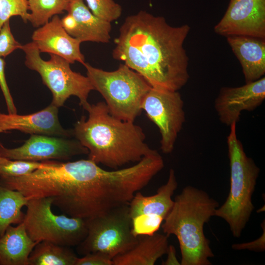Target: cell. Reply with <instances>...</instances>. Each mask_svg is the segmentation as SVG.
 <instances>
[{
	"instance_id": "1",
	"label": "cell",
	"mask_w": 265,
	"mask_h": 265,
	"mask_svg": "<svg viewBox=\"0 0 265 265\" xmlns=\"http://www.w3.org/2000/svg\"><path fill=\"white\" fill-rule=\"evenodd\" d=\"M189 25H170L146 11L128 16L114 40L112 57L138 73L151 87L179 91L187 82L188 57L184 43Z\"/></svg>"
},
{
	"instance_id": "2",
	"label": "cell",
	"mask_w": 265,
	"mask_h": 265,
	"mask_svg": "<svg viewBox=\"0 0 265 265\" xmlns=\"http://www.w3.org/2000/svg\"><path fill=\"white\" fill-rule=\"evenodd\" d=\"M73 130V136L88 151V159L97 164L117 169L137 162L156 150L145 142L142 128L134 122L117 118L104 102L90 104Z\"/></svg>"
},
{
	"instance_id": "3",
	"label": "cell",
	"mask_w": 265,
	"mask_h": 265,
	"mask_svg": "<svg viewBox=\"0 0 265 265\" xmlns=\"http://www.w3.org/2000/svg\"><path fill=\"white\" fill-rule=\"evenodd\" d=\"M219 203L203 190L192 186L184 187L161 228L168 237L175 235L181 253V265H210L214 257L204 227L214 216Z\"/></svg>"
},
{
	"instance_id": "4",
	"label": "cell",
	"mask_w": 265,
	"mask_h": 265,
	"mask_svg": "<svg viewBox=\"0 0 265 265\" xmlns=\"http://www.w3.org/2000/svg\"><path fill=\"white\" fill-rule=\"evenodd\" d=\"M237 123L230 126L227 137L230 167V188L225 202L215 211L214 216L229 225L233 237H240L254 209L252 197L260 168L245 153L236 132Z\"/></svg>"
},
{
	"instance_id": "5",
	"label": "cell",
	"mask_w": 265,
	"mask_h": 265,
	"mask_svg": "<svg viewBox=\"0 0 265 265\" xmlns=\"http://www.w3.org/2000/svg\"><path fill=\"white\" fill-rule=\"evenodd\" d=\"M86 76L94 90L105 100L111 115L120 120L134 122L140 114L143 98L152 88L138 73L125 64L106 71L84 63Z\"/></svg>"
},
{
	"instance_id": "6",
	"label": "cell",
	"mask_w": 265,
	"mask_h": 265,
	"mask_svg": "<svg viewBox=\"0 0 265 265\" xmlns=\"http://www.w3.org/2000/svg\"><path fill=\"white\" fill-rule=\"evenodd\" d=\"M25 53V65L37 72L43 83L50 90L53 95L51 104L61 107L71 96L77 97L80 105L85 109L90 104L87 99L91 91L94 90L87 76L73 71L70 63L63 58L50 54L49 60L40 56V51L32 42L22 45Z\"/></svg>"
},
{
	"instance_id": "7",
	"label": "cell",
	"mask_w": 265,
	"mask_h": 265,
	"mask_svg": "<svg viewBox=\"0 0 265 265\" xmlns=\"http://www.w3.org/2000/svg\"><path fill=\"white\" fill-rule=\"evenodd\" d=\"M52 205L51 197L28 200L23 220L28 236L37 243L47 241L67 247L77 246L87 235L86 219L55 214Z\"/></svg>"
},
{
	"instance_id": "8",
	"label": "cell",
	"mask_w": 265,
	"mask_h": 265,
	"mask_svg": "<svg viewBox=\"0 0 265 265\" xmlns=\"http://www.w3.org/2000/svg\"><path fill=\"white\" fill-rule=\"evenodd\" d=\"M87 232L77 245L79 254L100 252L113 259L133 246L137 237L132 232L129 204L87 219Z\"/></svg>"
},
{
	"instance_id": "9",
	"label": "cell",
	"mask_w": 265,
	"mask_h": 265,
	"mask_svg": "<svg viewBox=\"0 0 265 265\" xmlns=\"http://www.w3.org/2000/svg\"><path fill=\"white\" fill-rule=\"evenodd\" d=\"M184 101L178 91L151 88L141 104V109L158 127L161 136L160 149L171 153L186 121Z\"/></svg>"
},
{
	"instance_id": "10",
	"label": "cell",
	"mask_w": 265,
	"mask_h": 265,
	"mask_svg": "<svg viewBox=\"0 0 265 265\" xmlns=\"http://www.w3.org/2000/svg\"><path fill=\"white\" fill-rule=\"evenodd\" d=\"M177 186L175 171L171 168L166 183L156 194L145 196L139 191L135 193L129 204L132 232L134 236L151 235L159 230L172 208V196Z\"/></svg>"
},
{
	"instance_id": "11",
	"label": "cell",
	"mask_w": 265,
	"mask_h": 265,
	"mask_svg": "<svg viewBox=\"0 0 265 265\" xmlns=\"http://www.w3.org/2000/svg\"><path fill=\"white\" fill-rule=\"evenodd\" d=\"M88 153L78 140L70 137L31 134L23 145L12 149L5 148L0 142V156L10 160H67Z\"/></svg>"
},
{
	"instance_id": "12",
	"label": "cell",
	"mask_w": 265,
	"mask_h": 265,
	"mask_svg": "<svg viewBox=\"0 0 265 265\" xmlns=\"http://www.w3.org/2000/svg\"><path fill=\"white\" fill-rule=\"evenodd\" d=\"M215 33L265 38V0H230Z\"/></svg>"
},
{
	"instance_id": "13",
	"label": "cell",
	"mask_w": 265,
	"mask_h": 265,
	"mask_svg": "<svg viewBox=\"0 0 265 265\" xmlns=\"http://www.w3.org/2000/svg\"><path fill=\"white\" fill-rule=\"evenodd\" d=\"M265 99V77L238 87H223L214 101V108L220 121L230 127L237 123L243 111H251Z\"/></svg>"
},
{
	"instance_id": "14",
	"label": "cell",
	"mask_w": 265,
	"mask_h": 265,
	"mask_svg": "<svg viewBox=\"0 0 265 265\" xmlns=\"http://www.w3.org/2000/svg\"><path fill=\"white\" fill-rule=\"evenodd\" d=\"M31 38L40 53L59 56L70 64L76 61L85 63L84 56L80 50L81 42L67 32L57 15L35 30Z\"/></svg>"
},
{
	"instance_id": "15",
	"label": "cell",
	"mask_w": 265,
	"mask_h": 265,
	"mask_svg": "<svg viewBox=\"0 0 265 265\" xmlns=\"http://www.w3.org/2000/svg\"><path fill=\"white\" fill-rule=\"evenodd\" d=\"M58 108L51 104L35 113L27 115L0 113V129L16 130L31 134L70 137L73 130L64 129L58 117Z\"/></svg>"
},
{
	"instance_id": "16",
	"label": "cell",
	"mask_w": 265,
	"mask_h": 265,
	"mask_svg": "<svg viewBox=\"0 0 265 265\" xmlns=\"http://www.w3.org/2000/svg\"><path fill=\"white\" fill-rule=\"evenodd\" d=\"M226 38L241 65L245 83L264 77L265 38L247 36H230Z\"/></svg>"
},
{
	"instance_id": "17",
	"label": "cell",
	"mask_w": 265,
	"mask_h": 265,
	"mask_svg": "<svg viewBox=\"0 0 265 265\" xmlns=\"http://www.w3.org/2000/svg\"><path fill=\"white\" fill-rule=\"evenodd\" d=\"M75 20L74 26L67 33L81 42L107 43L111 39V23L95 16L83 0H73L67 11Z\"/></svg>"
},
{
	"instance_id": "18",
	"label": "cell",
	"mask_w": 265,
	"mask_h": 265,
	"mask_svg": "<svg viewBox=\"0 0 265 265\" xmlns=\"http://www.w3.org/2000/svg\"><path fill=\"white\" fill-rule=\"evenodd\" d=\"M137 237L135 243L128 251L113 258V265H154L166 254L169 246L166 234L157 232Z\"/></svg>"
},
{
	"instance_id": "19",
	"label": "cell",
	"mask_w": 265,
	"mask_h": 265,
	"mask_svg": "<svg viewBox=\"0 0 265 265\" xmlns=\"http://www.w3.org/2000/svg\"><path fill=\"white\" fill-rule=\"evenodd\" d=\"M28 236L23 222L9 226L0 237V265H28L29 255L36 244Z\"/></svg>"
},
{
	"instance_id": "20",
	"label": "cell",
	"mask_w": 265,
	"mask_h": 265,
	"mask_svg": "<svg viewBox=\"0 0 265 265\" xmlns=\"http://www.w3.org/2000/svg\"><path fill=\"white\" fill-rule=\"evenodd\" d=\"M28 200L19 191L0 185V237L11 224L23 222L25 214L22 209Z\"/></svg>"
},
{
	"instance_id": "21",
	"label": "cell",
	"mask_w": 265,
	"mask_h": 265,
	"mask_svg": "<svg viewBox=\"0 0 265 265\" xmlns=\"http://www.w3.org/2000/svg\"><path fill=\"white\" fill-rule=\"evenodd\" d=\"M68 247L41 241L30 253L28 265H75L78 257Z\"/></svg>"
},
{
	"instance_id": "22",
	"label": "cell",
	"mask_w": 265,
	"mask_h": 265,
	"mask_svg": "<svg viewBox=\"0 0 265 265\" xmlns=\"http://www.w3.org/2000/svg\"><path fill=\"white\" fill-rule=\"evenodd\" d=\"M73 0H27L29 21L34 27L42 26L53 16L67 11Z\"/></svg>"
},
{
	"instance_id": "23",
	"label": "cell",
	"mask_w": 265,
	"mask_h": 265,
	"mask_svg": "<svg viewBox=\"0 0 265 265\" xmlns=\"http://www.w3.org/2000/svg\"><path fill=\"white\" fill-rule=\"evenodd\" d=\"M91 12L99 18L110 22L122 15V6L114 0H85Z\"/></svg>"
},
{
	"instance_id": "24",
	"label": "cell",
	"mask_w": 265,
	"mask_h": 265,
	"mask_svg": "<svg viewBox=\"0 0 265 265\" xmlns=\"http://www.w3.org/2000/svg\"><path fill=\"white\" fill-rule=\"evenodd\" d=\"M28 10L27 0H0V29L14 16H20L26 23L29 18Z\"/></svg>"
},
{
	"instance_id": "25",
	"label": "cell",
	"mask_w": 265,
	"mask_h": 265,
	"mask_svg": "<svg viewBox=\"0 0 265 265\" xmlns=\"http://www.w3.org/2000/svg\"><path fill=\"white\" fill-rule=\"evenodd\" d=\"M42 164V161L8 159L0 164V177L26 175L39 168Z\"/></svg>"
},
{
	"instance_id": "26",
	"label": "cell",
	"mask_w": 265,
	"mask_h": 265,
	"mask_svg": "<svg viewBox=\"0 0 265 265\" xmlns=\"http://www.w3.org/2000/svg\"><path fill=\"white\" fill-rule=\"evenodd\" d=\"M22 46L11 32L9 20L6 21L0 29V57H5Z\"/></svg>"
},
{
	"instance_id": "27",
	"label": "cell",
	"mask_w": 265,
	"mask_h": 265,
	"mask_svg": "<svg viewBox=\"0 0 265 265\" xmlns=\"http://www.w3.org/2000/svg\"><path fill=\"white\" fill-rule=\"evenodd\" d=\"M5 62L0 57V87L3 93L8 113H17V109L13 102L5 76Z\"/></svg>"
},
{
	"instance_id": "28",
	"label": "cell",
	"mask_w": 265,
	"mask_h": 265,
	"mask_svg": "<svg viewBox=\"0 0 265 265\" xmlns=\"http://www.w3.org/2000/svg\"><path fill=\"white\" fill-rule=\"evenodd\" d=\"M75 265H113L112 259L98 252L86 254L78 258Z\"/></svg>"
},
{
	"instance_id": "29",
	"label": "cell",
	"mask_w": 265,
	"mask_h": 265,
	"mask_svg": "<svg viewBox=\"0 0 265 265\" xmlns=\"http://www.w3.org/2000/svg\"><path fill=\"white\" fill-rule=\"evenodd\" d=\"M265 224L264 232L258 239L248 243H237L232 245V248L235 250L248 249L255 252H263L265 249Z\"/></svg>"
},
{
	"instance_id": "30",
	"label": "cell",
	"mask_w": 265,
	"mask_h": 265,
	"mask_svg": "<svg viewBox=\"0 0 265 265\" xmlns=\"http://www.w3.org/2000/svg\"><path fill=\"white\" fill-rule=\"evenodd\" d=\"M166 260L163 262V265H180L181 263L178 260L176 257V251L174 246L172 245H169L167 251Z\"/></svg>"
},
{
	"instance_id": "31",
	"label": "cell",
	"mask_w": 265,
	"mask_h": 265,
	"mask_svg": "<svg viewBox=\"0 0 265 265\" xmlns=\"http://www.w3.org/2000/svg\"><path fill=\"white\" fill-rule=\"evenodd\" d=\"M8 159L0 156V164L6 161Z\"/></svg>"
},
{
	"instance_id": "32",
	"label": "cell",
	"mask_w": 265,
	"mask_h": 265,
	"mask_svg": "<svg viewBox=\"0 0 265 265\" xmlns=\"http://www.w3.org/2000/svg\"><path fill=\"white\" fill-rule=\"evenodd\" d=\"M0 132H3V131L1 129H0Z\"/></svg>"
}]
</instances>
